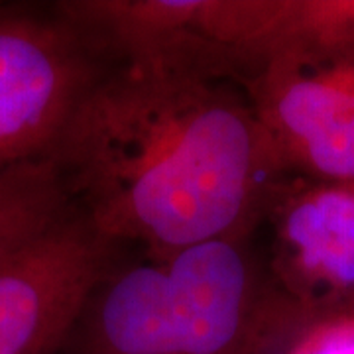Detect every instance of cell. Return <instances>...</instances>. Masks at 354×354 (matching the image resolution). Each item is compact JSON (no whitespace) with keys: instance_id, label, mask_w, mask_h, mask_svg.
Wrapping results in <instances>:
<instances>
[{"instance_id":"cell-1","label":"cell","mask_w":354,"mask_h":354,"mask_svg":"<svg viewBox=\"0 0 354 354\" xmlns=\"http://www.w3.org/2000/svg\"><path fill=\"white\" fill-rule=\"evenodd\" d=\"M48 156L104 236L160 258L241 239L281 169L252 104L164 59L99 71Z\"/></svg>"},{"instance_id":"cell-2","label":"cell","mask_w":354,"mask_h":354,"mask_svg":"<svg viewBox=\"0 0 354 354\" xmlns=\"http://www.w3.org/2000/svg\"><path fill=\"white\" fill-rule=\"evenodd\" d=\"M241 239L109 276L65 342L75 354H262L276 321Z\"/></svg>"},{"instance_id":"cell-3","label":"cell","mask_w":354,"mask_h":354,"mask_svg":"<svg viewBox=\"0 0 354 354\" xmlns=\"http://www.w3.org/2000/svg\"><path fill=\"white\" fill-rule=\"evenodd\" d=\"M97 75L95 50L57 14L0 12V171L48 156Z\"/></svg>"},{"instance_id":"cell-4","label":"cell","mask_w":354,"mask_h":354,"mask_svg":"<svg viewBox=\"0 0 354 354\" xmlns=\"http://www.w3.org/2000/svg\"><path fill=\"white\" fill-rule=\"evenodd\" d=\"M116 242L79 207L0 266V354H53L109 278Z\"/></svg>"},{"instance_id":"cell-5","label":"cell","mask_w":354,"mask_h":354,"mask_svg":"<svg viewBox=\"0 0 354 354\" xmlns=\"http://www.w3.org/2000/svg\"><path fill=\"white\" fill-rule=\"evenodd\" d=\"M250 97L281 169L353 183L354 57L272 59L254 77Z\"/></svg>"},{"instance_id":"cell-6","label":"cell","mask_w":354,"mask_h":354,"mask_svg":"<svg viewBox=\"0 0 354 354\" xmlns=\"http://www.w3.org/2000/svg\"><path fill=\"white\" fill-rule=\"evenodd\" d=\"M189 32L232 65L354 57V0H191Z\"/></svg>"},{"instance_id":"cell-7","label":"cell","mask_w":354,"mask_h":354,"mask_svg":"<svg viewBox=\"0 0 354 354\" xmlns=\"http://www.w3.org/2000/svg\"><path fill=\"white\" fill-rule=\"evenodd\" d=\"M286 274L307 290L354 291V181L323 183L281 207Z\"/></svg>"},{"instance_id":"cell-8","label":"cell","mask_w":354,"mask_h":354,"mask_svg":"<svg viewBox=\"0 0 354 354\" xmlns=\"http://www.w3.org/2000/svg\"><path fill=\"white\" fill-rule=\"evenodd\" d=\"M77 205L50 156L0 171V266Z\"/></svg>"},{"instance_id":"cell-9","label":"cell","mask_w":354,"mask_h":354,"mask_svg":"<svg viewBox=\"0 0 354 354\" xmlns=\"http://www.w3.org/2000/svg\"><path fill=\"white\" fill-rule=\"evenodd\" d=\"M288 354H354V311L313 321L295 337Z\"/></svg>"}]
</instances>
